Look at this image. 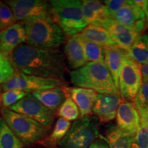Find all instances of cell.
<instances>
[{"instance_id":"cell-7","label":"cell","mask_w":148,"mask_h":148,"mask_svg":"<svg viewBox=\"0 0 148 148\" xmlns=\"http://www.w3.org/2000/svg\"><path fill=\"white\" fill-rule=\"evenodd\" d=\"M63 86L64 83L61 79L27 75L16 71L14 76L1 86V90L3 91L18 90L27 93H32Z\"/></svg>"},{"instance_id":"cell-34","label":"cell","mask_w":148,"mask_h":148,"mask_svg":"<svg viewBox=\"0 0 148 148\" xmlns=\"http://www.w3.org/2000/svg\"><path fill=\"white\" fill-rule=\"evenodd\" d=\"M89 148H110L106 138L101 135L92 142Z\"/></svg>"},{"instance_id":"cell-18","label":"cell","mask_w":148,"mask_h":148,"mask_svg":"<svg viewBox=\"0 0 148 148\" xmlns=\"http://www.w3.org/2000/svg\"><path fill=\"white\" fill-rule=\"evenodd\" d=\"M82 1L83 13L88 25L92 24L103 26L110 20H112L104 3L93 0H84Z\"/></svg>"},{"instance_id":"cell-3","label":"cell","mask_w":148,"mask_h":148,"mask_svg":"<svg viewBox=\"0 0 148 148\" xmlns=\"http://www.w3.org/2000/svg\"><path fill=\"white\" fill-rule=\"evenodd\" d=\"M70 79L77 87L89 88L99 94L120 93L104 62H88L70 72Z\"/></svg>"},{"instance_id":"cell-8","label":"cell","mask_w":148,"mask_h":148,"mask_svg":"<svg viewBox=\"0 0 148 148\" xmlns=\"http://www.w3.org/2000/svg\"><path fill=\"white\" fill-rule=\"evenodd\" d=\"M143 84L140 66L125 56L119 78L120 95L126 101H134Z\"/></svg>"},{"instance_id":"cell-39","label":"cell","mask_w":148,"mask_h":148,"mask_svg":"<svg viewBox=\"0 0 148 148\" xmlns=\"http://www.w3.org/2000/svg\"><path fill=\"white\" fill-rule=\"evenodd\" d=\"M1 88H0V95H1ZM1 101H0V109H1Z\"/></svg>"},{"instance_id":"cell-40","label":"cell","mask_w":148,"mask_h":148,"mask_svg":"<svg viewBox=\"0 0 148 148\" xmlns=\"http://www.w3.org/2000/svg\"><path fill=\"white\" fill-rule=\"evenodd\" d=\"M47 148H55V147H47Z\"/></svg>"},{"instance_id":"cell-9","label":"cell","mask_w":148,"mask_h":148,"mask_svg":"<svg viewBox=\"0 0 148 148\" xmlns=\"http://www.w3.org/2000/svg\"><path fill=\"white\" fill-rule=\"evenodd\" d=\"M9 109L32 118L48 129H50L54 121L55 112L35 99L31 93L27 94Z\"/></svg>"},{"instance_id":"cell-33","label":"cell","mask_w":148,"mask_h":148,"mask_svg":"<svg viewBox=\"0 0 148 148\" xmlns=\"http://www.w3.org/2000/svg\"><path fill=\"white\" fill-rule=\"evenodd\" d=\"M127 3V1H125V0H108V1H104V4L107 7V9H108L109 13L110 14L111 18Z\"/></svg>"},{"instance_id":"cell-19","label":"cell","mask_w":148,"mask_h":148,"mask_svg":"<svg viewBox=\"0 0 148 148\" xmlns=\"http://www.w3.org/2000/svg\"><path fill=\"white\" fill-rule=\"evenodd\" d=\"M33 97L49 110L56 113L68 95L66 86L40 90L31 93Z\"/></svg>"},{"instance_id":"cell-30","label":"cell","mask_w":148,"mask_h":148,"mask_svg":"<svg viewBox=\"0 0 148 148\" xmlns=\"http://www.w3.org/2000/svg\"><path fill=\"white\" fill-rule=\"evenodd\" d=\"M16 21L10 7L7 3L0 1V30L14 25Z\"/></svg>"},{"instance_id":"cell-32","label":"cell","mask_w":148,"mask_h":148,"mask_svg":"<svg viewBox=\"0 0 148 148\" xmlns=\"http://www.w3.org/2000/svg\"><path fill=\"white\" fill-rule=\"evenodd\" d=\"M134 103L138 110L148 108V82L141 85Z\"/></svg>"},{"instance_id":"cell-28","label":"cell","mask_w":148,"mask_h":148,"mask_svg":"<svg viewBox=\"0 0 148 148\" xmlns=\"http://www.w3.org/2000/svg\"><path fill=\"white\" fill-rule=\"evenodd\" d=\"M16 71L10 57L0 53V88L14 76Z\"/></svg>"},{"instance_id":"cell-6","label":"cell","mask_w":148,"mask_h":148,"mask_svg":"<svg viewBox=\"0 0 148 148\" xmlns=\"http://www.w3.org/2000/svg\"><path fill=\"white\" fill-rule=\"evenodd\" d=\"M99 119L96 116L80 117L71 124L59 148H89L99 136Z\"/></svg>"},{"instance_id":"cell-20","label":"cell","mask_w":148,"mask_h":148,"mask_svg":"<svg viewBox=\"0 0 148 148\" xmlns=\"http://www.w3.org/2000/svg\"><path fill=\"white\" fill-rule=\"evenodd\" d=\"M82 39L92 42L103 49L116 47L108 31L101 25L89 24L79 34Z\"/></svg>"},{"instance_id":"cell-37","label":"cell","mask_w":148,"mask_h":148,"mask_svg":"<svg viewBox=\"0 0 148 148\" xmlns=\"http://www.w3.org/2000/svg\"><path fill=\"white\" fill-rule=\"evenodd\" d=\"M133 2L143 10L144 7H145V1H141V0H140V1H139V0H134V1H133Z\"/></svg>"},{"instance_id":"cell-36","label":"cell","mask_w":148,"mask_h":148,"mask_svg":"<svg viewBox=\"0 0 148 148\" xmlns=\"http://www.w3.org/2000/svg\"><path fill=\"white\" fill-rule=\"evenodd\" d=\"M139 112L140 119L143 120L148 125V108L141 109V110H138Z\"/></svg>"},{"instance_id":"cell-25","label":"cell","mask_w":148,"mask_h":148,"mask_svg":"<svg viewBox=\"0 0 148 148\" xmlns=\"http://www.w3.org/2000/svg\"><path fill=\"white\" fill-rule=\"evenodd\" d=\"M25 145L0 117V148H24Z\"/></svg>"},{"instance_id":"cell-15","label":"cell","mask_w":148,"mask_h":148,"mask_svg":"<svg viewBox=\"0 0 148 148\" xmlns=\"http://www.w3.org/2000/svg\"><path fill=\"white\" fill-rule=\"evenodd\" d=\"M103 27L108 31L116 45L126 51L141 35V32L137 29L125 26L112 19Z\"/></svg>"},{"instance_id":"cell-12","label":"cell","mask_w":148,"mask_h":148,"mask_svg":"<svg viewBox=\"0 0 148 148\" xmlns=\"http://www.w3.org/2000/svg\"><path fill=\"white\" fill-rule=\"evenodd\" d=\"M122 100L120 93L98 94L92 113L98 118L99 123H108L116 118L118 107Z\"/></svg>"},{"instance_id":"cell-35","label":"cell","mask_w":148,"mask_h":148,"mask_svg":"<svg viewBox=\"0 0 148 148\" xmlns=\"http://www.w3.org/2000/svg\"><path fill=\"white\" fill-rule=\"evenodd\" d=\"M140 71H141L142 79L143 82H148V62L145 64L140 65Z\"/></svg>"},{"instance_id":"cell-10","label":"cell","mask_w":148,"mask_h":148,"mask_svg":"<svg viewBox=\"0 0 148 148\" xmlns=\"http://www.w3.org/2000/svg\"><path fill=\"white\" fill-rule=\"evenodd\" d=\"M16 21L32 18H51L54 19L50 3L42 0H10L7 1Z\"/></svg>"},{"instance_id":"cell-27","label":"cell","mask_w":148,"mask_h":148,"mask_svg":"<svg viewBox=\"0 0 148 148\" xmlns=\"http://www.w3.org/2000/svg\"><path fill=\"white\" fill-rule=\"evenodd\" d=\"M82 41L85 56L88 62H104V49L103 47L82 38Z\"/></svg>"},{"instance_id":"cell-2","label":"cell","mask_w":148,"mask_h":148,"mask_svg":"<svg viewBox=\"0 0 148 148\" xmlns=\"http://www.w3.org/2000/svg\"><path fill=\"white\" fill-rule=\"evenodd\" d=\"M26 34V43L34 47L57 49L66 42L60 25L51 18H32L22 21Z\"/></svg>"},{"instance_id":"cell-26","label":"cell","mask_w":148,"mask_h":148,"mask_svg":"<svg viewBox=\"0 0 148 148\" xmlns=\"http://www.w3.org/2000/svg\"><path fill=\"white\" fill-rule=\"evenodd\" d=\"M56 114L69 121H76L79 119L80 112L75 101L68 95L65 100L57 110Z\"/></svg>"},{"instance_id":"cell-13","label":"cell","mask_w":148,"mask_h":148,"mask_svg":"<svg viewBox=\"0 0 148 148\" xmlns=\"http://www.w3.org/2000/svg\"><path fill=\"white\" fill-rule=\"evenodd\" d=\"M116 125L125 132L134 135L140 123V116L134 103L123 99L116 115Z\"/></svg>"},{"instance_id":"cell-29","label":"cell","mask_w":148,"mask_h":148,"mask_svg":"<svg viewBox=\"0 0 148 148\" xmlns=\"http://www.w3.org/2000/svg\"><path fill=\"white\" fill-rule=\"evenodd\" d=\"M27 92L18 90H9L1 92L0 101L2 107L9 108L25 97Z\"/></svg>"},{"instance_id":"cell-5","label":"cell","mask_w":148,"mask_h":148,"mask_svg":"<svg viewBox=\"0 0 148 148\" xmlns=\"http://www.w3.org/2000/svg\"><path fill=\"white\" fill-rule=\"evenodd\" d=\"M0 113L9 127L25 145L40 143L47 136L49 129L29 116L2 106Z\"/></svg>"},{"instance_id":"cell-1","label":"cell","mask_w":148,"mask_h":148,"mask_svg":"<svg viewBox=\"0 0 148 148\" xmlns=\"http://www.w3.org/2000/svg\"><path fill=\"white\" fill-rule=\"evenodd\" d=\"M10 59L17 71L27 75L62 80L66 72L64 56L57 49L39 48L25 43L12 52Z\"/></svg>"},{"instance_id":"cell-14","label":"cell","mask_w":148,"mask_h":148,"mask_svg":"<svg viewBox=\"0 0 148 148\" xmlns=\"http://www.w3.org/2000/svg\"><path fill=\"white\" fill-rule=\"evenodd\" d=\"M27 41L23 24L17 23L0 30V53L10 57L18 46Z\"/></svg>"},{"instance_id":"cell-21","label":"cell","mask_w":148,"mask_h":148,"mask_svg":"<svg viewBox=\"0 0 148 148\" xmlns=\"http://www.w3.org/2000/svg\"><path fill=\"white\" fill-rule=\"evenodd\" d=\"M126 55V51L117 46L104 49V63L110 71L118 89L119 74L123 65V58Z\"/></svg>"},{"instance_id":"cell-22","label":"cell","mask_w":148,"mask_h":148,"mask_svg":"<svg viewBox=\"0 0 148 148\" xmlns=\"http://www.w3.org/2000/svg\"><path fill=\"white\" fill-rule=\"evenodd\" d=\"M134 136L112 125L107 130L105 138L110 148H133Z\"/></svg>"},{"instance_id":"cell-31","label":"cell","mask_w":148,"mask_h":148,"mask_svg":"<svg viewBox=\"0 0 148 148\" xmlns=\"http://www.w3.org/2000/svg\"><path fill=\"white\" fill-rule=\"evenodd\" d=\"M133 148H148V125L141 119L134 136Z\"/></svg>"},{"instance_id":"cell-24","label":"cell","mask_w":148,"mask_h":148,"mask_svg":"<svg viewBox=\"0 0 148 148\" xmlns=\"http://www.w3.org/2000/svg\"><path fill=\"white\" fill-rule=\"evenodd\" d=\"M71 126V122L59 117L56 122L52 132L40 141V143L48 147H55L63 139Z\"/></svg>"},{"instance_id":"cell-38","label":"cell","mask_w":148,"mask_h":148,"mask_svg":"<svg viewBox=\"0 0 148 148\" xmlns=\"http://www.w3.org/2000/svg\"><path fill=\"white\" fill-rule=\"evenodd\" d=\"M143 11L145 14L146 18H147V23H148V1H145V7H144V8H143Z\"/></svg>"},{"instance_id":"cell-23","label":"cell","mask_w":148,"mask_h":148,"mask_svg":"<svg viewBox=\"0 0 148 148\" xmlns=\"http://www.w3.org/2000/svg\"><path fill=\"white\" fill-rule=\"evenodd\" d=\"M127 56L135 62L142 65L148 62V35L138 37L127 51Z\"/></svg>"},{"instance_id":"cell-17","label":"cell","mask_w":148,"mask_h":148,"mask_svg":"<svg viewBox=\"0 0 148 148\" xmlns=\"http://www.w3.org/2000/svg\"><path fill=\"white\" fill-rule=\"evenodd\" d=\"M64 56L72 69L82 67L88 63L85 56L82 38L79 34L69 37L64 46Z\"/></svg>"},{"instance_id":"cell-16","label":"cell","mask_w":148,"mask_h":148,"mask_svg":"<svg viewBox=\"0 0 148 148\" xmlns=\"http://www.w3.org/2000/svg\"><path fill=\"white\" fill-rule=\"evenodd\" d=\"M66 89L68 95L78 107L80 112V117L91 115L94 104L99 93L89 88L77 86L69 87L66 86Z\"/></svg>"},{"instance_id":"cell-11","label":"cell","mask_w":148,"mask_h":148,"mask_svg":"<svg viewBox=\"0 0 148 148\" xmlns=\"http://www.w3.org/2000/svg\"><path fill=\"white\" fill-rule=\"evenodd\" d=\"M112 19L118 23L143 32L147 27V21L143 10L133 1H127L120 10L112 16Z\"/></svg>"},{"instance_id":"cell-4","label":"cell","mask_w":148,"mask_h":148,"mask_svg":"<svg viewBox=\"0 0 148 148\" xmlns=\"http://www.w3.org/2000/svg\"><path fill=\"white\" fill-rule=\"evenodd\" d=\"M55 21L66 36L79 34L88 25L79 0H52L49 1Z\"/></svg>"}]
</instances>
